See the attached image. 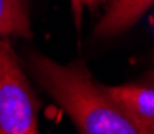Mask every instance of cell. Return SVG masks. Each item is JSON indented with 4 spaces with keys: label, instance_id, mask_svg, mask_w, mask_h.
<instances>
[{
    "label": "cell",
    "instance_id": "6",
    "mask_svg": "<svg viewBox=\"0 0 154 134\" xmlns=\"http://www.w3.org/2000/svg\"><path fill=\"white\" fill-rule=\"evenodd\" d=\"M104 2L106 0H70L73 18H75V26H76L78 31L81 29V23H83V8L88 7L91 11H96Z\"/></svg>",
    "mask_w": 154,
    "mask_h": 134
},
{
    "label": "cell",
    "instance_id": "1",
    "mask_svg": "<svg viewBox=\"0 0 154 134\" xmlns=\"http://www.w3.org/2000/svg\"><path fill=\"white\" fill-rule=\"evenodd\" d=\"M29 68L44 91L72 118L83 134H143L81 60L60 65L32 53Z\"/></svg>",
    "mask_w": 154,
    "mask_h": 134
},
{
    "label": "cell",
    "instance_id": "2",
    "mask_svg": "<svg viewBox=\"0 0 154 134\" xmlns=\"http://www.w3.org/2000/svg\"><path fill=\"white\" fill-rule=\"evenodd\" d=\"M39 108L13 45L0 37V134H36Z\"/></svg>",
    "mask_w": 154,
    "mask_h": 134
},
{
    "label": "cell",
    "instance_id": "3",
    "mask_svg": "<svg viewBox=\"0 0 154 134\" xmlns=\"http://www.w3.org/2000/svg\"><path fill=\"white\" fill-rule=\"evenodd\" d=\"M104 89L143 134H154V84L104 86Z\"/></svg>",
    "mask_w": 154,
    "mask_h": 134
},
{
    "label": "cell",
    "instance_id": "5",
    "mask_svg": "<svg viewBox=\"0 0 154 134\" xmlns=\"http://www.w3.org/2000/svg\"><path fill=\"white\" fill-rule=\"evenodd\" d=\"M8 36H32L28 0H0V37Z\"/></svg>",
    "mask_w": 154,
    "mask_h": 134
},
{
    "label": "cell",
    "instance_id": "4",
    "mask_svg": "<svg viewBox=\"0 0 154 134\" xmlns=\"http://www.w3.org/2000/svg\"><path fill=\"white\" fill-rule=\"evenodd\" d=\"M154 0H114L94 29V36L107 39L128 31L146 15Z\"/></svg>",
    "mask_w": 154,
    "mask_h": 134
}]
</instances>
